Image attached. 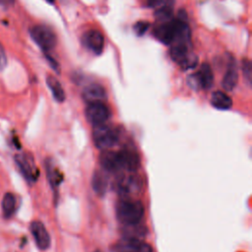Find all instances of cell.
I'll return each instance as SVG.
<instances>
[{
  "instance_id": "1",
  "label": "cell",
  "mask_w": 252,
  "mask_h": 252,
  "mask_svg": "<svg viewBox=\"0 0 252 252\" xmlns=\"http://www.w3.org/2000/svg\"><path fill=\"white\" fill-rule=\"evenodd\" d=\"M115 213L119 222L129 225L140 223L145 214V208L140 201L126 198L117 203Z\"/></svg>"
},
{
  "instance_id": "2",
  "label": "cell",
  "mask_w": 252,
  "mask_h": 252,
  "mask_svg": "<svg viewBox=\"0 0 252 252\" xmlns=\"http://www.w3.org/2000/svg\"><path fill=\"white\" fill-rule=\"evenodd\" d=\"M120 138L118 128L108 124L96 125L93 131V140L96 148L104 151L114 147Z\"/></svg>"
},
{
  "instance_id": "3",
  "label": "cell",
  "mask_w": 252,
  "mask_h": 252,
  "mask_svg": "<svg viewBox=\"0 0 252 252\" xmlns=\"http://www.w3.org/2000/svg\"><path fill=\"white\" fill-rule=\"evenodd\" d=\"M30 34L35 44L44 52H48L56 46V35L47 26L35 25L30 29Z\"/></svg>"
},
{
  "instance_id": "4",
  "label": "cell",
  "mask_w": 252,
  "mask_h": 252,
  "mask_svg": "<svg viewBox=\"0 0 252 252\" xmlns=\"http://www.w3.org/2000/svg\"><path fill=\"white\" fill-rule=\"evenodd\" d=\"M14 160L27 182L30 184L34 183L38 176V170L35 166L32 156L28 153H19L14 156Z\"/></svg>"
},
{
  "instance_id": "5",
  "label": "cell",
  "mask_w": 252,
  "mask_h": 252,
  "mask_svg": "<svg viewBox=\"0 0 252 252\" xmlns=\"http://www.w3.org/2000/svg\"><path fill=\"white\" fill-rule=\"evenodd\" d=\"M142 182L140 178L134 174L122 173L114 182V188L118 194L128 198L140 191Z\"/></svg>"
},
{
  "instance_id": "6",
  "label": "cell",
  "mask_w": 252,
  "mask_h": 252,
  "mask_svg": "<svg viewBox=\"0 0 252 252\" xmlns=\"http://www.w3.org/2000/svg\"><path fill=\"white\" fill-rule=\"evenodd\" d=\"M85 115L91 124L96 126L105 123L110 118L111 112L102 101H97L88 104Z\"/></svg>"
},
{
  "instance_id": "7",
  "label": "cell",
  "mask_w": 252,
  "mask_h": 252,
  "mask_svg": "<svg viewBox=\"0 0 252 252\" xmlns=\"http://www.w3.org/2000/svg\"><path fill=\"white\" fill-rule=\"evenodd\" d=\"M30 230L38 249L46 250L49 248L51 243L50 235L40 220L32 221L30 224Z\"/></svg>"
},
{
  "instance_id": "8",
  "label": "cell",
  "mask_w": 252,
  "mask_h": 252,
  "mask_svg": "<svg viewBox=\"0 0 252 252\" xmlns=\"http://www.w3.org/2000/svg\"><path fill=\"white\" fill-rule=\"evenodd\" d=\"M113 252H153V248L141 239L123 238L114 245Z\"/></svg>"
},
{
  "instance_id": "9",
  "label": "cell",
  "mask_w": 252,
  "mask_h": 252,
  "mask_svg": "<svg viewBox=\"0 0 252 252\" xmlns=\"http://www.w3.org/2000/svg\"><path fill=\"white\" fill-rule=\"evenodd\" d=\"M82 41L84 45L95 55H99L103 50L104 39L103 35L98 31L91 30L86 32L82 36Z\"/></svg>"
},
{
  "instance_id": "10",
  "label": "cell",
  "mask_w": 252,
  "mask_h": 252,
  "mask_svg": "<svg viewBox=\"0 0 252 252\" xmlns=\"http://www.w3.org/2000/svg\"><path fill=\"white\" fill-rule=\"evenodd\" d=\"M118 158L121 171L133 173L140 167V158L133 151L122 150L118 152Z\"/></svg>"
},
{
  "instance_id": "11",
  "label": "cell",
  "mask_w": 252,
  "mask_h": 252,
  "mask_svg": "<svg viewBox=\"0 0 252 252\" xmlns=\"http://www.w3.org/2000/svg\"><path fill=\"white\" fill-rule=\"evenodd\" d=\"M98 161L102 169L107 172L118 173L121 171L118 158V152L104 150L99 155Z\"/></svg>"
},
{
  "instance_id": "12",
  "label": "cell",
  "mask_w": 252,
  "mask_h": 252,
  "mask_svg": "<svg viewBox=\"0 0 252 252\" xmlns=\"http://www.w3.org/2000/svg\"><path fill=\"white\" fill-rule=\"evenodd\" d=\"M155 36L164 44H170L174 41L175 37V25L174 20L165 23H159L158 27L155 29Z\"/></svg>"
},
{
  "instance_id": "13",
  "label": "cell",
  "mask_w": 252,
  "mask_h": 252,
  "mask_svg": "<svg viewBox=\"0 0 252 252\" xmlns=\"http://www.w3.org/2000/svg\"><path fill=\"white\" fill-rule=\"evenodd\" d=\"M82 96L85 101H87L88 103H92L105 100L107 97V94L102 86L98 84H91L83 90Z\"/></svg>"
},
{
  "instance_id": "14",
  "label": "cell",
  "mask_w": 252,
  "mask_h": 252,
  "mask_svg": "<svg viewBox=\"0 0 252 252\" xmlns=\"http://www.w3.org/2000/svg\"><path fill=\"white\" fill-rule=\"evenodd\" d=\"M237 82H238L237 67H236V64H235L234 60L231 59V60L228 62L227 69H226L225 74H224V76H223L221 85H222V88H223L225 91L230 92V91H233V90H234V88H235L236 85H237Z\"/></svg>"
},
{
  "instance_id": "15",
  "label": "cell",
  "mask_w": 252,
  "mask_h": 252,
  "mask_svg": "<svg viewBox=\"0 0 252 252\" xmlns=\"http://www.w3.org/2000/svg\"><path fill=\"white\" fill-rule=\"evenodd\" d=\"M199 80L200 88L204 90H210L214 85V73L211 66L208 63L202 64L199 72L196 74Z\"/></svg>"
},
{
  "instance_id": "16",
  "label": "cell",
  "mask_w": 252,
  "mask_h": 252,
  "mask_svg": "<svg viewBox=\"0 0 252 252\" xmlns=\"http://www.w3.org/2000/svg\"><path fill=\"white\" fill-rule=\"evenodd\" d=\"M92 188L94 190V192L99 196V197H102L104 196V194L106 193V190H107V179H106V176L104 175V173L100 170H95L94 171L93 173V176H92Z\"/></svg>"
},
{
  "instance_id": "17",
  "label": "cell",
  "mask_w": 252,
  "mask_h": 252,
  "mask_svg": "<svg viewBox=\"0 0 252 252\" xmlns=\"http://www.w3.org/2000/svg\"><path fill=\"white\" fill-rule=\"evenodd\" d=\"M211 104L220 110H227L232 106L231 97L221 91H216L212 94Z\"/></svg>"
},
{
  "instance_id": "18",
  "label": "cell",
  "mask_w": 252,
  "mask_h": 252,
  "mask_svg": "<svg viewBox=\"0 0 252 252\" xmlns=\"http://www.w3.org/2000/svg\"><path fill=\"white\" fill-rule=\"evenodd\" d=\"M174 0H164L155 12V18L158 23H165L171 20L173 16Z\"/></svg>"
},
{
  "instance_id": "19",
  "label": "cell",
  "mask_w": 252,
  "mask_h": 252,
  "mask_svg": "<svg viewBox=\"0 0 252 252\" xmlns=\"http://www.w3.org/2000/svg\"><path fill=\"white\" fill-rule=\"evenodd\" d=\"M2 213L5 219H10L14 216L17 208V199L11 192H6L1 202Z\"/></svg>"
},
{
  "instance_id": "20",
  "label": "cell",
  "mask_w": 252,
  "mask_h": 252,
  "mask_svg": "<svg viewBox=\"0 0 252 252\" xmlns=\"http://www.w3.org/2000/svg\"><path fill=\"white\" fill-rule=\"evenodd\" d=\"M46 84L49 88L54 99L58 102H63L65 100V92L60 84V82L53 76L46 77Z\"/></svg>"
},
{
  "instance_id": "21",
  "label": "cell",
  "mask_w": 252,
  "mask_h": 252,
  "mask_svg": "<svg viewBox=\"0 0 252 252\" xmlns=\"http://www.w3.org/2000/svg\"><path fill=\"white\" fill-rule=\"evenodd\" d=\"M124 238H132V239H141L147 235V227L141 225L139 223L124 225L122 229Z\"/></svg>"
},
{
  "instance_id": "22",
  "label": "cell",
  "mask_w": 252,
  "mask_h": 252,
  "mask_svg": "<svg viewBox=\"0 0 252 252\" xmlns=\"http://www.w3.org/2000/svg\"><path fill=\"white\" fill-rule=\"evenodd\" d=\"M45 169H46V175H47V179L50 183V186L52 188L57 187L62 181V176H61L60 172L58 171V169L55 167V165L50 160L45 161Z\"/></svg>"
},
{
  "instance_id": "23",
  "label": "cell",
  "mask_w": 252,
  "mask_h": 252,
  "mask_svg": "<svg viewBox=\"0 0 252 252\" xmlns=\"http://www.w3.org/2000/svg\"><path fill=\"white\" fill-rule=\"evenodd\" d=\"M242 73L244 76L245 81L247 82V84L250 86L251 82H252V65H251V61L248 59H243L242 60Z\"/></svg>"
},
{
  "instance_id": "24",
  "label": "cell",
  "mask_w": 252,
  "mask_h": 252,
  "mask_svg": "<svg viewBox=\"0 0 252 252\" xmlns=\"http://www.w3.org/2000/svg\"><path fill=\"white\" fill-rule=\"evenodd\" d=\"M150 27V24L146 21H142V22H138L135 24V26L133 27L134 29V32L137 35L141 36V35H144L146 33V32L148 31Z\"/></svg>"
},
{
  "instance_id": "25",
  "label": "cell",
  "mask_w": 252,
  "mask_h": 252,
  "mask_svg": "<svg viewBox=\"0 0 252 252\" xmlns=\"http://www.w3.org/2000/svg\"><path fill=\"white\" fill-rule=\"evenodd\" d=\"M7 66V55L3 45L0 42V71H2Z\"/></svg>"
},
{
  "instance_id": "26",
  "label": "cell",
  "mask_w": 252,
  "mask_h": 252,
  "mask_svg": "<svg viewBox=\"0 0 252 252\" xmlns=\"http://www.w3.org/2000/svg\"><path fill=\"white\" fill-rule=\"evenodd\" d=\"M46 59L48 60V62H49V65L51 66V68L53 69V70H55L57 73H59L60 72V67H59V65H58V63L52 58V57H50L49 55H47L46 54Z\"/></svg>"
},
{
  "instance_id": "27",
  "label": "cell",
  "mask_w": 252,
  "mask_h": 252,
  "mask_svg": "<svg viewBox=\"0 0 252 252\" xmlns=\"http://www.w3.org/2000/svg\"><path fill=\"white\" fill-rule=\"evenodd\" d=\"M148 1V6L151 8H157L158 7L160 4H162V2L164 0H147Z\"/></svg>"
},
{
  "instance_id": "28",
  "label": "cell",
  "mask_w": 252,
  "mask_h": 252,
  "mask_svg": "<svg viewBox=\"0 0 252 252\" xmlns=\"http://www.w3.org/2000/svg\"><path fill=\"white\" fill-rule=\"evenodd\" d=\"M15 3V0H0V5L4 8H9L13 6Z\"/></svg>"
},
{
  "instance_id": "29",
  "label": "cell",
  "mask_w": 252,
  "mask_h": 252,
  "mask_svg": "<svg viewBox=\"0 0 252 252\" xmlns=\"http://www.w3.org/2000/svg\"><path fill=\"white\" fill-rule=\"evenodd\" d=\"M47 3H50V4H53L54 3V0H45Z\"/></svg>"
},
{
  "instance_id": "30",
  "label": "cell",
  "mask_w": 252,
  "mask_h": 252,
  "mask_svg": "<svg viewBox=\"0 0 252 252\" xmlns=\"http://www.w3.org/2000/svg\"><path fill=\"white\" fill-rule=\"evenodd\" d=\"M94 252H98V251H94Z\"/></svg>"
}]
</instances>
